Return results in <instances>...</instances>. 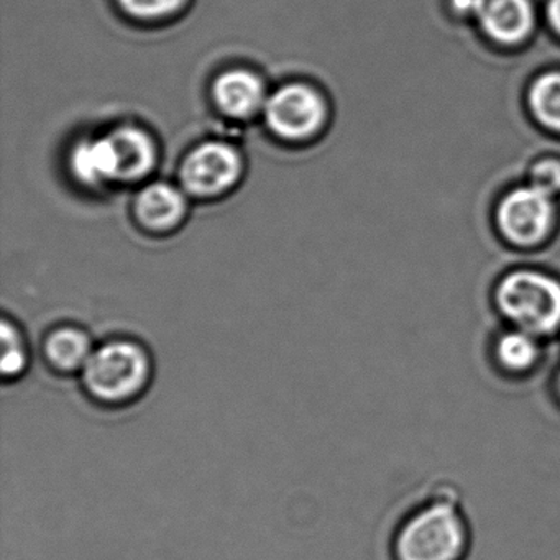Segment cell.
<instances>
[{"label": "cell", "instance_id": "5b68a950", "mask_svg": "<svg viewBox=\"0 0 560 560\" xmlns=\"http://www.w3.org/2000/svg\"><path fill=\"white\" fill-rule=\"evenodd\" d=\"M241 153L231 143L205 142L186 155L182 165L183 188L198 198H215L231 191L242 176Z\"/></svg>", "mask_w": 560, "mask_h": 560}, {"label": "cell", "instance_id": "52a82bcc", "mask_svg": "<svg viewBox=\"0 0 560 560\" xmlns=\"http://www.w3.org/2000/svg\"><path fill=\"white\" fill-rule=\"evenodd\" d=\"M114 160V182L137 183L150 175L159 162L155 140L133 126H122L106 136Z\"/></svg>", "mask_w": 560, "mask_h": 560}, {"label": "cell", "instance_id": "277c9868", "mask_svg": "<svg viewBox=\"0 0 560 560\" xmlns=\"http://www.w3.org/2000/svg\"><path fill=\"white\" fill-rule=\"evenodd\" d=\"M83 370L84 383L94 396L106 401H122L142 388L149 362L140 347L113 342L93 352Z\"/></svg>", "mask_w": 560, "mask_h": 560}, {"label": "cell", "instance_id": "9a60e30c", "mask_svg": "<svg viewBox=\"0 0 560 560\" xmlns=\"http://www.w3.org/2000/svg\"><path fill=\"white\" fill-rule=\"evenodd\" d=\"M120 9L137 21H163L172 18L185 5L186 0H117Z\"/></svg>", "mask_w": 560, "mask_h": 560}, {"label": "cell", "instance_id": "e0dca14e", "mask_svg": "<svg viewBox=\"0 0 560 560\" xmlns=\"http://www.w3.org/2000/svg\"><path fill=\"white\" fill-rule=\"evenodd\" d=\"M530 185L549 192L550 196L553 192H559L560 162H557V160H544V162L537 163L533 172H530Z\"/></svg>", "mask_w": 560, "mask_h": 560}, {"label": "cell", "instance_id": "6da1fadb", "mask_svg": "<svg viewBox=\"0 0 560 560\" xmlns=\"http://www.w3.org/2000/svg\"><path fill=\"white\" fill-rule=\"evenodd\" d=\"M470 526L457 494L448 488L416 508L396 533V560H464Z\"/></svg>", "mask_w": 560, "mask_h": 560}, {"label": "cell", "instance_id": "30bf717a", "mask_svg": "<svg viewBox=\"0 0 560 560\" xmlns=\"http://www.w3.org/2000/svg\"><path fill=\"white\" fill-rule=\"evenodd\" d=\"M188 212L185 192L168 183H152L136 199V215L143 229L165 234L182 224Z\"/></svg>", "mask_w": 560, "mask_h": 560}, {"label": "cell", "instance_id": "ac0fdd59", "mask_svg": "<svg viewBox=\"0 0 560 560\" xmlns=\"http://www.w3.org/2000/svg\"><path fill=\"white\" fill-rule=\"evenodd\" d=\"M547 19L553 31L560 35V0H550L547 5Z\"/></svg>", "mask_w": 560, "mask_h": 560}, {"label": "cell", "instance_id": "ba28073f", "mask_svg": "<svg viewBox=\"0 0 560 560\" xmlns=\"http://www.w3.org/2000/svg\"><path fill=\"white\" fill-rule=\"evenodd\" d=\"M471 14L478 19L481 31L497 44H521L533 31L529 0H474Z\"/></svg>", "mask_w": 560, "mask_h": 560}, {"label": "cell", "instance_id": "d6986e66", "mask_svg": "<svg viewBox=\"0 0 560 560\" xmlns=\"http://www.w3.org/2000/svg\"><path fill=\"white\" fill-rule=\"evenodd\" d=\"M550 393H552L553 401L560 405V366L553 373L552 378H550Z\"/></svg>", "mask_w": 560, "mask_h": 560}, {"label": "cell", "instance_id": "8992f818", "mask_svg": "<svg viewBox=\"0 0 560 560\" xmlns=\"http://www.w3.org/2000/svg\"><path fill=\"white\" fill-rule=\"evenodd\" d=\"M556 208L552 196L536 186L508 192L498 208V228L511 244L533 247L552 231Z\"/></svg>", "mask_w": 560, "mask_h": 560}, {"label": "cell", "instance_id": "4fadbf2b", "mask_svg": "<svg viewBox=\"0 0 560 560\" xmlns=\"http://www.w3.org/2000/svg\"><path fill=\"white\" fill-rule=\"evenodd\" d=\"M529 106L544 127L560 133V73H546L534 81Z\"/></svg>", "mask_w": 560, "mask_h": 560}, {"label": "cell", "instance_id": "7c38bea8", "mask_svg": "<svg viewBox=\"0 0 560 560\" xmlns=\"http://www.w3.org/2000/svg\"><path fill=\"white\" fill-rule=\"evenodd\" d=\"M71 168L80 182L101 185L114 182V162L106 137L78 143L71 153Z\"/></svg>", "mask_w": 560, "mask_h": 560}, {"label": "cell", "instance_id": "2e32d148", "mask_svg": "<svg viewBox=\"0 0 560 560\" xmlns=\"http://www.w3.org/2000/svg\"><path fill=\"white\" fill-rule=\"evenodd\" d=\"M2 362L0 369L4 375H18L25 366V352L22 346L21 336L15 327H12L8 320L2 323Z\"/></svg>", "mask_w": 560, "mask_h": 560}, {"label": "cell", "instance_id": "8fae6325", "mask_svg": "<svg viewBox=\"0 0 560 560\" xmlns=\"http://www.w3.org/2000/svg\"><path fill=\"white\" fill-rule=\"evenodd\" d=\"M491 357L501 376L524 380L537 372L542 363L544 352L539 337L513 327L494 340Z\"/></svg>", "mask_w": 560, "mask_h": 560}, {"label": "cell", "instance_id": "3957f363", "mask_svg": "<svg viewBox=\"0 0 560 560\" xmlns=\"http://www.w3.org/2000/svg\"><path fill=\"white\" fill-rule=\"evenodd\" d=\"M265 122L278 139L307 142L326 127L329 107L316 88L310 84H284L268 96Z\"/></svg>", "mask_w": 560, "mask_h": 560}, {"label": "cell", "instance_id": "7a4b0ae2", "mask_svg": "<svg viewBox=\"0 0 560 560\" xmlns=\"http://www.w3.org/2000/svg\"><path fill=\"white\" fill-rule=\"evenodd\" d=\"M497 304L511 326L539 339L560 330V283L539 271L508 275L498 287Z\"/></svg>", "mask_w": 560, "mask_h": 560}, {"label": "cell", "instance_id": "9c48e42d", "mask_svg": "<svg viewBox=\"0 0 560 560\" xmlns=\"http://www.w3.org/2000/svg\"><path fill=\"white\" fill-rule=\"evenodd\" d=\"M212 100L225 116L245 120L264 113L268 96L258 74L247 70H231L215 78Z\"/></svg>", "mask_w": 560, "mask_h": 560}, {"label": "cell", "instance_id": "5bb4252c", "mask_svg": "<svg viewBox=\"0 0 560 560\" xmlns=\"http://www.w3.org/2000/svg\"><path fill=\"white\" fill-rule=\"evenodd\" d=\"M47 352L51 362L63 370L80 369L93 355L90 339L77 329L57 330L48 339Z\"/></svg>", "mask_w": 560, "mask_h": 560}]
</instances>
